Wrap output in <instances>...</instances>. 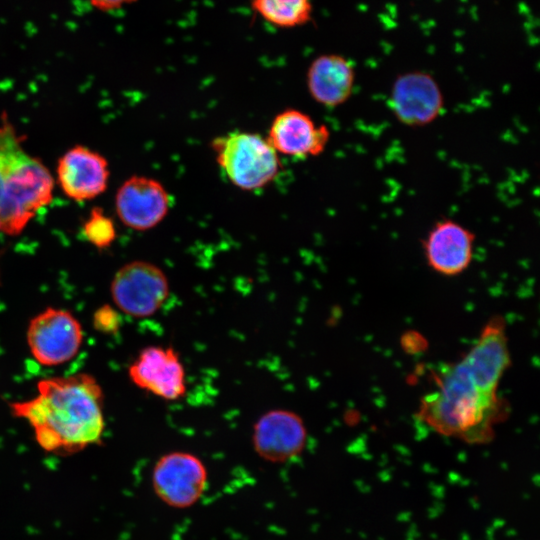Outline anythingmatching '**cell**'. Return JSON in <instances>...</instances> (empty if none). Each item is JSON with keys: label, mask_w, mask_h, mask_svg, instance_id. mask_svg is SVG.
Returning <instances> with one entry per match:
<instances>
[{"label": "cell", "mask_w": 540, "mask_h": 540, "mask_svg": "<svg viewBox=\"0 0 540 540\" xmlns=\"http://www.w3.org/2000/svg\"><path fill=\"white\" fill-rule=\"evenodd\" d=\"M307 444V429L295 412L274 409L262 414L253 426L252 446L264 461L283 464L297 458Z\"/></svg>", "instance_id": "9"}, {"label": "cell", "mask_w": 540, "mask_h": 540, "mask_svg": "<svg viewBox=\"0 0 540 540\" xmlns=\"http://www.w3.org/2000/svg\"><path fill=\"white\" fill-rule=\"evenodd\" d=\"M497 393L479 386L459 360L439 373L436 389L422 397L418 416L435 432L468 444H486L505 414Z\"/></svg>", "instance_id": "2"}, {"label": "cell", "mask_w": 540, "mask_h": 540, "mask_svg": "<svg viewBox=\"0 0 540 540\" xmlns=\"http://www.w3.org/2000/svg\"><path fill=\"white\" fill-rule=\"evenodd\" d=\"M54 180L43 163L29 155L6 118L0 122V223L20 234L36 212L53 198Z\"/></svg>", "instance_id": "3"}, {"label": "cell", "mask_w": 540, "mask_h": 540, "mask_svg": "<svg viewBox=\"0 0 540 540\" xmlns=\"http://www.w3.org/2000/svg\"><path fill=\"white\" fill-rule=\"evenodd\" d=\"M251 7L264 21L282 29L307 24L313 11L311 0H251Z\"/></svg>", "instance_id": "16"}, {"label": "cell", "mask_w": 540, "mask_h": 540, "mask_svg": "<svg viewBox=\"0 0 540 540\" xmlns=\"http://www.w3.org/2000/svg\"><path fill=\"white\" fill-rule=\"evenodd\" d=\"M475 234L451 218L434 222L422 242L428 266L444 276L463 273L471 264Z\"/></svg>", "instance_id": "10"}, {"label": "cell", "mask_w": 540, "mask_h": 540, "mask_svg": "<svg viewBox=\"0 0 540 540\" xmlns=\"http://www.w3.org/2000/svg\"><path fill=\"white\" fill-rule=\"evenodd\" d=\"M110 289L120 311L131 317L144 318L162 307L169 295V281L155 264L136 260L116 272Z\"/></svg>", "instance_id": "6"}, {"label": "cell", "mask_w": 540, "mask_h": 540, "mask_svg": "<svg viewBox=\"0 0 540 540\" xmlns=\"http://www.w3.org/2000/svg\"><path fill=\"white\" fill-rule=\"evenodd\" d=\"M85 238L99 249L108 247L116 238L113 221L107 217L101 208H93L84 223Z\"/></svg>", "instance_id": "17"}, {"label": "cell", "mask_w": 540, "mask_h": 540, "mask_svg": "<svg viewBox=\"0 0 540 540\" xmlns=\"http://www.w3.org/2000/svg\"><path fill=\"white\" fill-rule=\"evenodd\" d=\"M34 398L10 404L28 421L47 452L74 453L99 444L104 431L103 392L90 374L42 379Z\"/></svg>", "instance_id": "1"}, {"label": "cell", "mask_w": 540, "mask_h": 540, "mask_svg": "<svg viewBox=\"0 0 540 540\" xmlns=\"http://www.w3.org/2000/svg\"><path fill=\"white\" fill-rule=\"evenodd\" d=\"M83 342L80 322L63 309L47 308L27 329V343L34 359L43 366H57L72 360Z\"/></svg>", "instance_id": "7"}, {"label": "cell", "mask_w": 540, "mask_h": 540, "mask_svg": "<svg viewBox=\"0 0 540 540\" xmlns=\"http://www.w3.org/2000/svg\"><path fill=\"white\" fill-rule=\"evenodd\" d=\"M355 67L339 54H322L309 65L306 84L310 96L317 103L335 108L346 103L355 87Z\"/></svg>", "instance_id": "15"}, {"label": "cell", "mask_w": 540, "mask_h": 540, "mask_svg": "<svg viewBox=\"0 0 540 540\" xmlns=\"http://www.w3.org/2000/svg\"><path fill=\"white\" fill-rule=\"evenodd\" d=\"M208 478V470L198 456L186 451H171L156 461L151 484L155 495L165 505L186 509L202 498Z\"/></svg>", "instance_id": "5"}, {"label": "cell", "mask_w": 540, "mask_h": 540, "mask_svg": "<svg viewBox=\"0 0 540 540\" xmlns=\"http://www.w3.org/2000/svg\"><path fill=\"white\" fill-rule=\"evenodd\" d=\"M0 230H1V223H0Z\"/></svg>", "instance_id": "20"}, {"label": "cell", "mask_w": 540, "mask_h": 540, "mask_svg": "<svg viewBox=\"0 0 540 540\" xmlns=\"http://www.w3.org/2000/svg\"><path fill=\"white\" fill-rule=\"evenodd\" d=\"M387 100L395 119L413 128L433 123L445 107L444 95L437 80L419 70L397 75Z\"/></svg>", "instance_id": "8"}, {"label": "cell", "mask_w": 540, "mask_h": 540, "mask_svg": "<svg viewBox=\"0 0 540 540\" xmlns=\"http://www.w3.org/2000/svg\"><path fill=\"white\" fill-rule=\"evenodd\" d=\"M216 161L229 181L242 190L271 183L281 167L279 154L267 138L252 132H232L212 141Z\"/></svg>", "instance_id": "4"}, {"label": "cell", "mask_w": 540, "mask_h": 540, "mask_svg": "<svg viewBox=\"0 0 540 540\" xmlns=\"http://www.w3.org/2000/svg\"><path fill=\"white\" fill-rule=\"evenodd\" d=\"M109 174L107 160L80 145L69 149L57 164L58 182L63 192L75 201L90 200L102 194Z\"/></svg>", "instance_id": "14"}, {"label": "cell", "mask_w": 540, "mask_h": 540, "mask_svg": "<svg viewBox=\"0 0 540 540\" xmlns=\"http://www.w3.org/2000/svg\"><path fill=\"white\" fill-rule=\"evenodd\" d=\"M93 325L102 333H115L120 325V318L115 309L108 305L98 308L93 316Z\"/></svg>", "instance_id": "18"}, {"label": "cell", "mask_w": 540, "mask_h": 540, "mask_svg": "<svg viewBox=\"0 0 540 540\" xmlns=\"http://www.w3.org/2000/svg\"><path fill=\"white\" fill-rule=\"evenodd\" d=\"M330 139L326 125L316 124L306 113L286 109L277 114L269 128L267 140L278 154L297 158L320 155Z\"/></svg>", "instance_id": "13"}, {"label": "cell", "mask_w": 540, "mask_h": 540, "mask_svg": "<svg viewBox=\"0 0 540 540\" xmlns=\"http://www.w3.org/2000/svg\"><path fill=\"white\" fill-rule=\"evenodd\" d=\"M128 374L137 387L164 400H177L186 392L185 370L172 347L144 348Z\"/></svg>", "instance_id": "11"}, {"label": "cell", "mask_w": 540, "mask_h": 540, "mask_svg": "<svg viewBox=\"0 0 540 540\" xmlns=\"http://www.w3.org/2000/svg\"><path fill=\"white\" fill-rule=\"evenodd\" d=\"M115 208L124 225L144 231L157 226L166 217L170 198L164 186L157 180L132 176L118 189Z\"/></svg>", "instance_id": "12"}, {"label": "cell", "mask_w": 540, "mask_h": 540, "mask_svg": "<svg viewBox=\"0 0 540 540\" xmlns=\"http://www.w3.org/2000/svg\"><path fill=\"white\" fill-rule=\"evenodd\" d=\"M89 5L100 12H113L129 6L138 0H86Z\"/></svg>", "instance_id": "19"}]
</instances>
